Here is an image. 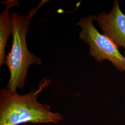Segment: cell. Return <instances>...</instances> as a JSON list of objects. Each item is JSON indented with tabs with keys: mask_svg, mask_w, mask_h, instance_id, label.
<instances>
[{
	"mask_svg": "<svg viewBox=\"0 0 125 125\" xmlns=\"http://www.w3.org/2000/svg\"><path fill=\"white\" fill-rule=\"evenodd\" d=\"M51 80L43 79L38 89L25 94L12 93L7 89L0 91V125H19L31 123H58L63 120L59 113L51 111L49 106L38 103L39 94L47 88Z\"/></svg>",
	"mask_w": 125,
	"mask_h": 125,
	"instance_id": "6da1fadb",
	"label": "cell"
},
{
	"mask_svg": "<svg viewBox=\"0 0 125 125\" xmlns=\"http://www.w3.org/2000/svg\"><path fill=\"white\" fill-rule=\"evenodd\" d=\"M49 0H42L36 8L30 9L27 15L17 12L10 13L13 22V41L10 52L7 55L5 64L10 72L7 89L16 93L17 89H22L28 76V68L32 64L40 65L41 58L29 52L26 42L30 21L40 8Z\"/></svg>",
	"mask_w": 125,
	"mask_h": 125,
	"instance_id": "7a4b0ae2",
	"label": "cell"
},
{
	"mask_svg": "<svg viewBox=\"0 0 125 125\" xmlns=\"http://www.w3.org/2000/svg\"><path fill=\"white\" fill-rule=\"evenodd\" d=\"M96 16L88 15L81 18L76 24L81 27V40L89 45V55L99 62L106 60L120 72H125V57L119 48L107 37L101 33L93 24Z\"/></svg>",
	"mask_w": 125,
	"mask_h": 125,
	"instance_id": "3957f363",
	"label": "cell"
},
{
	"mask_svg": "<svg viewBox=\"0 0 125 125\" xmlns=\"http://www.w3.org/2000/svg\"><path fill=\"white\" fill-rule=\"evenodd\" d=\"M103 34L107 37L116 46L125 49V14L121 10L119 1L115 0L109 13L102 11L96 16V20Z\"/></svg>",
	"mask_w": 125,
	"mask_h": 125,
	"instance_id": "277c9868",
	"label": "cell"
},
{
	"mask_svg": "<svg viewBox=\"0 0 125 125\" xmlns=\"http://www.w3.org/2000/svg\"><path fill=\"white\" fill-rule=\"evenodd\" d=\"M4 9L0 15V67L5 64L7 57L6 48L10 35L12 34L13 22L9 9L13 7L19 6L16 0H8L2 2Z\"/></svg>",
	"mask_w": 125,
	"mask_h": 125,
	"instance_id": "5b68a950",
	"label": "cell"
},
{
	"mask_svg": "<svg viewBox=\"0 0 125 125\" xmlns=\"http://www.w3.org/2000/svg\"></svg>",
	"mask_w": 125,
	"mask_h": 125,
	"instance_id": "8992f818",
	"label": "cell"
}]
</instances>
